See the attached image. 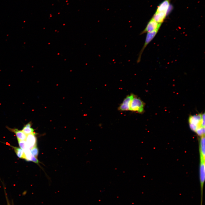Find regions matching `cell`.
Listing matches in <instances>:
<instances>
[{
  "instance_id": "obj_13",
  "label": "cell",
  "mask_w": 205,
  "mask_h": 205,
  "mask_svg": "<svg viewBox=\"0 0 205 205\" xmlns=\"http://www.w3.org/2000/svg\"><path fill=\"white\" fill-rule=\"evenodd\" d=\"M17 140L18 144L20 148L23 151L28 148L27 147L26 143L25 140Z\"/></svg>"
},
{
  "instance_id": "obj_6",
  "label": "cell",
  "mask_w": 205,
  "mask_h": 205,
  "mask_svg": "<svg viewBox=\"0 0 205 205\" xmlns=\"http://www.w3.org/2000/svg\"><path fill=\"white\" fill-rule=\"evenodd\" d=\"M134 95L131 94L126 97L118 107V110L121 111L130 110L131 102Z\"/></svg>"
},
{
  "instance_id": "obj_5",
  "label": "cell",
  "mask_w": 205,
  "mask_h": 205,
  "mask_svg": "<svg viewBox=\"0 0 205 205\" xmlns=\"http://www.w3.org/2000/svg\"><path fill=\"white\" fill-rule=\"evenodd\" d=\"M158 30H155L147 33L144 44L140 51L137 61V63H139L140 61L142 54L147 45L153 40L157 33Z\"/></svg>"
},
{
  "instance_id": "obj_14",
  "label": "cell",
  "mask_w": 205,
  "mask_h": 205,
  "mask_svg": "<svg viewBox=\"0 0 205 205\" xmlns=\"http://www.w3.org/2000/svg\"><path fill=\"white\" fill-rule=\"evenodd\" d=\"M30 151L32 155L36 157H37L39 153L38 149V148L36 146L30 149Z\"/></svg>"
},
{
  "instance_id": "obj_3",
  "label": "cell",
  "mask_w": 205,
  "mask_h": 205,
  "mask_svg": "<svg viewBox=\"0 0 205 205\" xmlns=\"http://www.w3.org/2000/svg\"><path fill=\"white\" fill-rule=\"evenodd\" d=\"M200 204L202 205L203 187L205 178V158L200 156Z\"/></svg>"
},
{
  "instance_id": "obj_4",
  "label": "cell",
  "mask_w": 205,
  "mask_h": 205,
  "mask_svg": "<svg viewBox=\"0 0 205 205\" xmlns=\"http://www.w3.org/2000/svg\"><path fill=\"white\" fill-rule=\"evenodd\" d=\"M161 24L157 22L152 18L148 22L144 30L140 33V35L159 30Z\"/></svg>"
},
{
  "instance_id": "obj_16",
  "label": "cell",
  "mask_w": 205,
  "mask_h": 205,
  "mask_svg": "<svg viewBox=\"0 0 205 205\" xmlns=\"http://www.w3.org/2000/svg\"><path fill=\"white\" fill-rule=\"evenodd\" d=\"M32 162H33L35 163H37L38 164H39V161L36 158V157H34V156H33L31 160V161Z\"/></svg>"
},
{
  "instance_id": "obj_11",
  "label": "cell",
  "mask_w": 205,
  "mask_h": 205,
  "mask_svg": "<svg viewBox=\"0 0 205 205\" xmlns=\"http://www.w3.org/2000/svg\"><path fill=\"white\" fill-rule=\"evenodd\" d=\"M200 155H201L204 158L205 157V137L204 135L201 136L200 142Z\"/></svg>"
},
{
  "instance_id": "obj_7",
  "label": "cell",
  "mask_w": 205,
  "mask_h": 205,
  "mask_svg": "<svg viewBox=\"0 0 205 205\" xmlns=\"http://www.w3.org/2000/svg\"><path fill=\"white\" fill-rule=\"evenodd\" d=\"M202 114H199L190 116L189 118V124L196 126L197 129L202 126Z\"/></svg>"
},
{
  "instance_id": "obj_9",
  "label": "cell",
  "mask_w": 205,
  "mask_h": 205,
  "mask_svg": "<svg viewBox=\"0 0 205 205\" xmlns=\"http://www.w3.org/2000/svg\"><path fill=\"white\" fill-rule=\"evenodd\" d=\"M6 127L9 131L15 134L17 140H26L27 135L22 130H19L16 128H11L8 126H7Z\"/></svg>"
},
{
  "instance_id": "obj_1",
  "label": "cell",
  "mask_w": 205,
  "mask_h": 205,
  "mask_svg": "<svg viewBox=\"0 0 205 205\" xmlns=\"http://www.w3.org/2000/svg\"><path fill=\"white\" fill-rule=\"evenodd\" d=\"M170 0H165L157 7L152 18L157 22L161 24L166 18L170 7Z\"/></svg>"
},
{
  "instance_id": "obj_10",
  "label": "cell",
  "mask_w": 205,
  "mask_h": 205,
  "mask_svg": "<svg viewBox=\"0 0 205 205\" xmlns=\"http://www.w3.org/2000/svg\"><path fill=\"white\" fill-rule=\"evenodd\" d=\"M32 123L30 122L25 124L22 130L26 135L34 133V129L31 128Z\"/></svg>"
},
{
  "instance_id": "obj_8",
  "label": "cell",
  "mask_w": 205,
  "mask_h": 205,
  "mask_svg": "<svg viewBox=\"0 0 205 205\" xmlns=\"http://www.w3.org/2000/svg\"><path fill=\"white\" fill-rule=\"evenodd\" d=\"M34 132L27 135L25 141L27 147L29 149L36 146V138Z\"/></svg>"
},
{
  "instance_id": "obj_2",
  "label": "cell",
  "mask_w": 205,
  "mask_h": 205,
  "mask_svg": "<svg viewBox=\"0 0 205 205\" xmlns=\"http://www.w3.org/2000/svg\"><path fill=\"white\" fill-rule=\"evenodd\" d=\"M144 107V104L143 101L134 95L131 102L130 110L141 113L143 112Z\"/></svg>"
},
{
  "instance_id": "obj_15",
  "label": "cell",
  "mask_w": 205,
  "mask_h": 205,
  "mask_svg": "<svg viewBox=\"0 0 205 205\" xmlns=\"http://www.w3.org/2000/svg\"><path fill=\"white\" fill-rule=\"evenodd\" d=\"M197 134L200 136L205 134V127H200L198 128L196 132Z\"/></svg>"
},
{
  "instance_id": "obj_12",
  "label": "cell",
  "mask_w": 205,
  "mask_h": 205,
  "mask_svg": "<svg viewBox=\"0 0 205 205\" xmlns=\"http://www.w3.org/2000/svg\"><path fill=\"white\" fill-rule=\"evenodd\" d=\"M14 149L16 155L20 158L24 159V153L23 151L20 148L10 145Z\"/></svg>"
},
{
  "instance_id": "obj_17",
  "label": "cell",
  "mask_w": 205,
  "mask_h": 205,
  "mask_svg": "<svg viewBox=\"0 0 205 205\" xmlns=\"http://www.w3.org/2000/svg\"><path fill=\"white\" fill-rule=\"evenodd\" d=\"M6 198H7V205H10V203H9V201H8V199H7V197L6 196Z\"/></svg>"
}]
</instances>
